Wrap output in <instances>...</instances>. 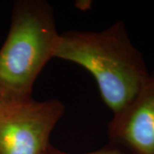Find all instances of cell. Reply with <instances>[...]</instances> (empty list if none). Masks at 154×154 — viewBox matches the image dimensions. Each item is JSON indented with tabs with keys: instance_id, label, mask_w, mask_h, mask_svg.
<instances>
[{
	"instance_id": "2",
	"label": "cell",
	"mask_w": 154,
	"mask_h": 154,
	"mask_svg": "<svg viewBox=\"0 0 154 154\" xmlns=\"http://www.w3.org/2000/svg\"><path fill=\"white\" fill-rule=\"evenodd\" d=\"M59 37L52 6L45 0H18L0 49V99L32 97L39 73L54 57Z\"/></svg>"
},
{
	"instance_id": "3",
	"label": "cell",
	"mask_w": 154,
	"mask_h": 154,
	"mask_svg": "<svg viewBox=\"0 0 154 154\" xmlns=\"http://www.w3.org/2000/svg\"><path fill=\"white\" fill-rule=\"evenodd\" d=\"M64 111L58 99H0V154H43Z\"/></svg>"
},
{
	"instance_id": "1",
	"label": "cell",
	"mask_w": 154,
	"mask_h": 154,
	"mask_svg": "<svg viewBox=\"0 0 154 154\" xmlns=\"http://www.w3.org/2000/svg\"><path fill=\"white\" fill-rule=\"evenodd\" d=\"M54 57L87 69L113 114L128 105L151 76L122 21L101 31L68 30L59 33Z\"/></svg>"
},
{
	"instance_id": "5",
	"label": "cell",
	"mask_w": 154,
	"mask_h": 154,
	"mask_svg": "<svg viewBox=\"0 0 154 154\" xmlns=\"http://www.w3.org/2000/svg\"><path fill=\"white\" fill-rule=\"evenodd\" d=\"M43 154H73V153H67V152H61L59 150H57L54 148L53 146H50L48 148L46 149V151ZM81 154H131L128 152L126 151L122 150V149L119 148L114 146L112 145H109L108 146H105L103 148L94 151V152H88V153H81Z\"/></svg>"
},
{
	"instance_id": "6",
	"label": "cell",
	"mask_w": 154,
	"mask_h": 154,
	"mask_svg": "<svg viewBox=\"0 0 154 154\" xmlns=\"http://www.w3.org/2000/svg\"><path fill=\"white\" fill-rule=\"evenodd\" d=\"M152 74H153V75H154V71H153V72H152Z\"/></svg>"
},
{
	"instance_id": "4",
	"label": "cell",
	"mask_w": 154,
	"mask_h": 154,
	"mask_svg": "<svg viewBox=\"0 0 154 154\" xmlns=\"http://www.w3.org/2000/svg\"><path fill=\"white\" fill-rule=\"evenodd\" d=\"M110 145L131 154H154V75L108 124Z\"/></svg>"
}]
</instances>
